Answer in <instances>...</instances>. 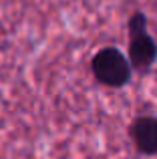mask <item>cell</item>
I'll return each mask as SVG.
<instances>
[{
  "label": "cell",
  "instance_id": "6da1fadb",
  "mask_svg": "<svg viewBox=\"0 0 157 159\" xmlns=\"http://www.w3.org/2000/svg\"><path fill=\"white\" fill-rule=\"evenodd\" d=\"M91 69L95 79L105 87H123L125 83H129L131 70H133L127 57L115 47L101 48L93 57Z\"/></svg>",
  "mask_w": 157,
  "mask_h": 159
},
{
  "label": "cell",
  "instance_id": "7a4b0ae2",
  "mask_svg": "<svg viewBox=\"0 0 157 159\" xmlns=\"http://www.w3.org/2000/svg\"><path fill=\"white\" fill-rule=\"evenodd\" d=\"M129 137L139 153L157 155V117L143 115L133 119L129 127Z\"/></svg>",
  "mask_w": 157,
  "mask_h": 159
},
{
  "label": "cell",
  "instance_id": "3957f363",
  "mask_svg": "<svg viewBox=\"0 0 157 159\" xmlns=\"http://www.w3.org/2000/svg\"><path fill=\"white\" fill-rule=\"evenodd\" d=\"M157 58V44L149 34H141V36H133L129 39V61L131 69L145 73Z\"/></svg>",
  "mask_w": 157,
  "mask_h": 159
},
{
  "label": "cell",
  "instance_id": "277c9868",
  "mask_svg": "<svg viewBox=\"0 0 157 159\" xmlns=\"http://www.w3.org/2000/svg\"><path fill=\"white\" fill-rule=\"evenodd\" d=\"M129 39L133 36H141V34H147V18L143 12H133L129 18Z\"/></svg>",
  "mask_w": 157,
  "mask_h": 159
}]
</instances>
